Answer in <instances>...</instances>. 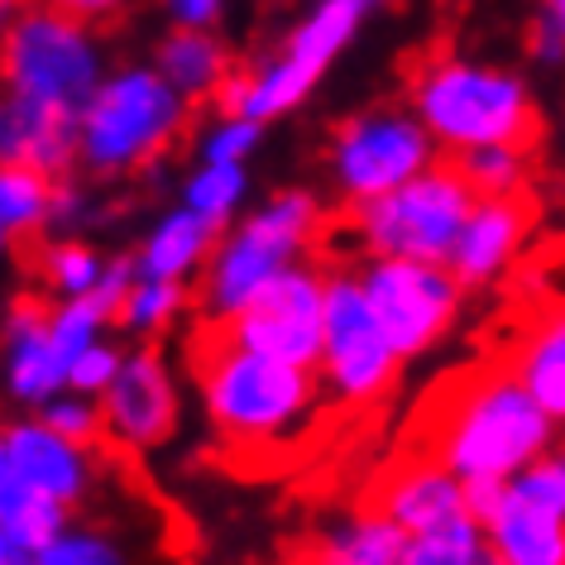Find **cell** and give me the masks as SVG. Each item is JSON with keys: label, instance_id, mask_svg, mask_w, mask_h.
Returning a JSON list of instances; mask_svg holds the SVG:
<instances>
[{"label": "cell", "instance_id": "30bf717a", "mask_svg": "<svg viewBox=\"0 0 565 565\" xmlns=\"http://www.w3.org/2000/svg\"><path fill=\"white\" fill-rule=\"evenodd\" d=\"M360 282L388 345L403 360L427 355L436 341H446V331L460 317L465 292H470L450 264L422 259H364Z\"/></svg>", "mask_w": 565, "mask_h": 565}, {"label": "cell", "instance_id": "2e32d148", "mask_svg": "<svg viewBox=\"0 0 565 565\" xmlns=\"http://www.w3.org/2000/svg\"><path fill=\"white\" fill-rule=\"evenodd\" d=\"M374 508L388 513L403 532H427L470 513V489H465V479L441 456L422 450V456H403L379 479Z\"/></svg>", "mask_w": 565, "mask_h": 565}, {"label": "cell", "instance_id": "4fadbf2b", "mask_svg": "<svg viewBox=\"0 0 565 565\" xmlns=\"http://www.w3.org/2000/svg\"><path fill=\"white\" fill-rule=\"evenodd\" d=\"M216 327L231 341L259 350V355L312 364L317 370L321 341H327V274L307 259L282 268L231 321H216Z\"/></svg>", "mask_w": 565, "mask_h": 565}, {"label": "cell", "instance_id": "f35d334b", "mask_svg": "<svg viewBox=\"0 0 565 565\" xmlns=\"http://www.w3.org/2000/svg\"><path fill=\"white\" fill-rule=\"evenodd\" d=\"M484 565H503V561H493V551H489V561H484Z\"/></svg>", "mask_w": 565, "mask_h": 565}, {"label": "cell", "instance_id": "6da1fadb", "mask_svg": "<svg viewBox=\"0 0 565 565\" xmlns=\"http://www.w3.org/2000/svg\"><path fill=\"white\" fill-rule=\"evenodd\" d=\"M192 374L202 388L211 427L245 450L292 441L312 422L317 398L327 388L321 370H312V364L259 355V350L231 341L216 321L196 335Z\"/></svg>", "mask_w": 565, "mask_h": 565}, {"label": "cell", "instance_id": "cb8c5ba5", "mask_svg": "<svg viewBox=\"0 0 565 565\" xmlns=\"http://www.w3.org/2000/svg\"><path fill=\"white\" fill-rule=\"evenodd\" d=\"M53 206H58V178L30 163H6V173H0V235L10 245L49 231Z\"/></svg>", "mask_w": 565, "mask_h": 565}, {"label": "cell", "instance_id": "d4e9b609", "mask_svg": "<svg viewBox=\"0 0 565 565\" xmlns=\"http://www.w3.org/2000/svg\"><path fill=\"white\" fill-rule=\"evenodd\" d=\"M34 565H139L125 527L102 518H73L53 542L39 551Z\"/></svg>", "mask_w": 565, "mask_h": 565}, {"label": "cell", "instance_id": "ba28073f", "mask_svg": "<svg viewBox=\"0 0 565 565\" xmlns=\"http://www.w3.org/2000/svg\"><path fill=\"white\" fill-rule=\"evenodd\" d=\"M479 192L450 163H431L427 173L393 188L364 206H350V231L370 259H422L450 264L456 239L470 221Z\"/></svg>", "mask_w": 565, "mask_h": 565}, {"label": "cell", "instance_id": "e575fe53", "mask_svg": "<svg viewBox=\"0 0 565 565\" xmlns=\"http://www.w3.org/2000/svg\"><path fill=\"white\" fill-rule=\"evenodd\" d=\"M163 10L178 30H216L231 15V0H163Z\"/></svg>", "mask_w": 565, "mask_h": 565}, {"label": "cell", "instance_id": "74e56055", "mask_svg": "<svg viewBox=\"0 0 565 565\" xmlns=\"http://www.w3.org/2000/svg\"><path fill=\"white\" fill-rule=\"evenodd\" d=\"M556 168H561V178H565V125H561V139H556Z\"/></svg>", "mask_w": 565, "mask_h": 565}, {"label": "cell", "instance_id": "277c9868", "mask_svg": "<svg viewBox=\"0 0 565 565\" xmlns=\"http://www.w3.org/2000/svg\"><path fill=\"white\" fill-rule=\"evenodd\" d=\"M188 96L159 67H120L106 73L82 110L77 163L92 178H125L159 163L188 130Z\"/></svg>", "mask_w": 565, "mask_h": 565}, {"label": "cell", "instance_id": "9a60e30c", "mask_svg": "<svg viewBox=\"0 0 565 565\" xmlns=\"http://www.w3.org/2000/svg\"><path fill=\"white\" fill-rule=\"evenodd\" d=\"M532 225H536L532 192L527 196H479L460 239H456V254H450L456 278L465 288H489V282H499L508 268L518 264Z\"/></svg>", "mask_w": 565, "mask_h": 565}, {"label": "cell", "instance_id": "4316f807", "mask_svg": "<svg viewBox=\"0 0 565 565\" xmlns=\"http://www.w3.org/2000/svg\"><path fill=\"white\" fill-rule=\"evenodd\" d=\"M456 168L479 196H527L532 192V145H484L460 153Z\"/></svg>", "mask_w": 565, "mask_h": 565}, {"label": "cell", "instance_id": "ac0fdd59", "mask_svg": "<svg viewBox=\"0 0 565 565\" xmlns=\"http://www.w3.org/2000/svg\"><path fill=\"white\" fill-rule=\"evenodd\" d=\"M53 302L20 298L6 327V388L24 407H44L67 393V360L53 345Z\"/></svg>", "mask_w": 565, "mask_h": 565}, {"label": "cell", "instance_id": "ffe728a7", "mask_svg": "<svg viewBox=\"0 0 565 565\" xmlns=\"http://www.w3.org/2000/svg\"><path fill=\"white\" fill-rule=\"evenodd\" d=\"M221 239V225H211L206 216H196L192 206H178L153 225L149 239L139 245L135 264L145 278H173V282H188L206 268L211 249Z\"/></svg>", "mask_w": 565, "mask_h": 565}, {"label": "cell", "instance_id": "d6a6232c", "mask_svg": "<svg viewBox=\"0 0 565 565\" xmlns=\"http://www.w3.org/2000/svg\"><path fill=\"white\" fill-rule=\"evenodd\" d=\"M120 364H125V355L110 341H96V345H87L82 355L73 360V370H67V388L73 393H87V398H102V393L110 388V379L120 374Z\"/></svg>", "mask_w": 565, "mask_h": 565}, {"label": "cell", "instance_id": "d590c367", "mask_svg": "<svg viewBox=\"0 0 565 565\" xmlns=\"http://www.w3.org/2000/svg\"><path fill=\"white\" fill-rule=\"evenodd\" d=\"M44 6H58V10H67V15H77L87 24H110L116 15L130 10V0H44Z\"/></svg>", "mask_w": 565, "mask_h": 565}, {"label": "cell", "instance_id": "5bb4252c", "mask_svg": "<svg viewBox=\"0 0 565 565\" xmlns=\"http://www.w3.org/2000/svg\"><path fill=\"white\" fill-rule=\"evenodd\" d=\"M96 403H102V417H106V436L125 450H149V446L168 441L178 427L173 370H168L163 355L149 345L125 355L120 374L110 379V388Z\"/></svg>", "mask_w": 565, "mask_h": 565}, {"label": "cell", "instance_id": "603a6c76", "mask_svg": "<svg viewBox=\"0 0 565 565\" xmlns=\"http://www.w3.org/2000/svg\"><path fill=\"white\" fill-rule=\"evenodd\" d=\"M403 546H407V532L370 503L364 513L335 522L317 542L312 556H307V565H398Z\"/></svg>", "mask_w": 565, "mask_h": 565}, {"label": "cell", "instance_id": "8fae6325", "mask_svg": "<svg viewBox=\"0 0 565 565\" xmlns=\"http://www.w3.org/2000/svg\"><path fill=\"white\" fill-rule=\"evenodd\" d=\"M403 355L388 345L364 282L350 268L327 274V341H321V384L341 403H374L398 379Z\"/></svg>", "mask_w": 565, "mask_h": 565}, {"label": "cell", "instance_id": "8992f818", "mask_svg": "<svg viewBox=\"0 0 565 565\" xmlns=\"http://www.w3.org/2000/svg\"><path fill=\"white\" fill-rule=\"evenodd\" d=\"M317 235L321 202L312 192H278L264 206H254L245 221L216 239V249L202 268L196 302H202L206 321H231L268 278L302 264Z\"/></svg>", "mask_w": 565, "mask_h": 565}, {"label": "cell", "instance_id": "4dcf8cb0", "mask_svg": "<svg viewBox=\"0 0 565 565\" xmlns=\"http://www.w3.org/2000/svg\"><path fill=\"white\" fill-rule=\"evenodd\" d=\"M259 135H264V120L239 116V110H221L202 130V145L196 149H202L206 163H245L259 149Z\"/></svg>", "mask_w": 565, "mask_h": 565}, {"label": "cell", "instance_id": "3957f363", "mask_svg": "<svg viewBox=\"0 0 565 565\" xmlns=\"http://www.w3.org/2000/svg\"><path fill=\"white\" fill-rule=\"evenodd\" d=\"M407 106L422 116L431 139L450 159L484 145H536L542 116H536V96L518 73L460 53H436L417 63Z\"/></svg>", "mask_w": 565, "mask_h": 565}, {"label": "cell", "instance_id": "7402d4cb", "mask_svg": "<svg viewBox=\"0 0 565 565\" xmlns=\"http://www.w3.org/2000/svg\"><path fill=\"white\" fill-rule=\"evenodd\" d=\"M508 370L556 417V427H565V312H551L522 331L508 355Z\"/></svg>", "mask_w": 565, "mask_h": 565}, {"label": "cell", "instance_id": "836d02e7", "mask_svg": "<svg viewBox=\"0 0 565 565\" xmlns=\"http://www.w3.org/2000/svg\"><path fill=\"white\" fill-rule=\"evenodd\" d=\"M527 49H532L536 63L565 67V0H542V6H536Z\"/></svg>", "mask_w": 565, "mask_h": 565}, {"label": "cell", "instance_id": "484cf974", "mask_svg": "<svg viewBox=\"0 0 565 565\" xmlns=\"http://www.w3.org/2000/svg\"><path fill=\"white\" fill-rule=\"evenodd\" d=\"M489 561V536L479 518H456L427 532H407L403 561L398 565H484Z\"/></svg>", "mask_w": 565, "mask_h": 565}, {"label": "cell", "instance_id": "f1b7e54d", "mask_svg": "<svg viewBox=\"0 0 565 565\" xmlns=\"http://www.w3.org/2000/svg\"><path fill=\"white\" fill-rule=\"evenodd\" d=\"M249 192V178H245V163H196V173L182 182V206H192L196 216H206L211 225H221L239 211Z\"/></svg>", "mask_w": 565, "mask_h": 565}, {"label": "cell", "instance_id": "7a4b0ae2", "mask_svg": "<svg viewBox=\"0 0 565 565\" xmlns=\"http://www.w3.org/2000/svg\"><path fill=\"white\" fill-rule=\"evenodd\" d=\"M427 450L441 456L465 484L475 479L508 484L551 450L556 417L532 398L508 364H493V370L456 379L441 393V413L427 417Z\"/></svg>", "mask_w": 565, "mask_h": 565}, {"label": "cell", "instance_id": "d6986e66", "mask_svg": "<svg viewBox=\"0 0 565 565\" xmlns=\"http://www.w3.org/2000/svg\"><path fill=\"white\" fill-rule=\"evenodd\" d=\"M77 130H82V120L73 116L24 106L15 96H6V110H0V153H6V163H30L53 178H67L77 163Z\"/></svg>", "mask_w": 565, "mask_h": 565}, {"label": "cell", "instance_id": "e0dca14e", "mask_svg": "<svg viewBox=\"0 0 565 565\" xmlns=\"http://www.w3.org/2000/svg\"><path fill=\"white\" fill-rule=\"evenodd\" d=\"M484 536L503 565H565V508L518 479L484 518Z\"/></svg>", "mask_w": 565, "mask_h": 565}, {"label": "cell", "instance_id": "9c48e42d", "mask_svg": "<svg viewBox=\"0 0 565 565\" xmlns=\"http://www.w3.org/2000/svg\"><path fill=\"white\" fill-rule=\"evenodd\" d=\"M436 139L413 106H379L350 116L331 139V178L345 206H364L436 163Z\"/></svg>", "mask_w": 565, "mask_h": 565}, {"label": "cell", "instance_id": "1f68e13d", "mask_svg": "<svg viewBox=\"0 0 565 565\" xmlns=\"http://www.w3.org/2000/svg\"><path fill=\"white\" fill-rule=\"evenodd\" d=\"M39 417L49 422L53 431H63V436H73V441L82 446H96V436H106V417H102V403H92L87 393H58L53 403L39 407Z\"/></svg>", "mask_w": 565, "mask_h": 565}, {"label": "cell", "instance_id": "44dd1931", "mask_svg": "<svg viewBox=\"0 0 565 565\" xmlns=\"http://www.w3.org/2000/svg\"><path fill=\"white\" fill-rule=\"evenodd\" d=\"M153 67L173 82V87L188 96V102H206V96H221L225 82L235 77L231 67V53L211 30H178L159 44L153 53Z\"/></svg>", "mask_w": 565, "mask_h": 565}, {"label": "cell", "instance_id": "83f0119b", "mask_svg": "<svg viewBox=\"0 0 565 565\" xmlns=\"http://www.w3.org/2000/svg\"><path fill=\"white\" fill-rule=\"evenodd\" d=\"M188 282H173V278H135V288L125 292L120 312H116V327L130 331V335H159L168 331L173 321L182 317L188 307Z\"/></svg>", "mask_w": 565, "mask_h": 565}, {"label": "cell", "instance_id": "8d00e7d4", "mask_svg": "<svg viewBox=\"0 0 565 565\" xmlns=\"http://www.w3.org/2000/svg\"><path fill=\"white\" fill-rule=\"evenodd\" d=\"M0 565H34L30 551H10V546H0Z\"/></svg>", "mask_w": 565, "mask_h": 565}, {"label": "cell", "instance_id": "52a82bcc", "mask_svg": "<svg viewBox=\"0 0 565 565\" xmlns=\"http://www.w3.org/2000/svg\"><path fill=\"white\" fill-rule=\"evenodd\" d=\"M384 0H317L307 15L292 24V34L278 44V53H268L264 63L245 67L225 82V92L216 96L221 110H239L254 120H278L292 106H302L317 92V82L327 77V67L350 49V39L364 30V20Z\"/></svg>", "mask_w": 565, "mask_h": 565}, {"label": "cell", "instance_id": "7c38bea8", "mask_svg": "<svg viewBox=\"0 0 565 565\" xmlns=\"http://www.w3.org/2000/svg\"><path fill=\"white\" fill-rule=\"evenodd\" d=\"M102 484L96 446L53 431L44 417L10 422L0 436V508L6 503H58L67 513L92 503Z\"/></svg>", "mask_w": 565, "mask_h": 565}, {"label": "cell", "instance_id": "ab89813d", "mask_svg": "<svg viewBox=\"0 0 565 565\" xmlns=\"http://www.w3.org/2000/svg\"><path fill=\"white\" fill-rule=\"evenodd\" d=\"M561 456H565V446H561Z\"/></svg>", "mask_w": 565, "mask_h": 565}, {"label": "cell", "instance_id": "5b68a950", "mask_svg": "<svg viewBox=\"0 0 565 565\" xmlns=\"http://www.w3.org/2000/svg\"><path fill=\"white\" fill-rule=\"evenodd\" d=\"M106 82V53L96 24L44 0H24L6 30V96L82 120Z\"/></svg>", "mask_w": 565, "mask_h": 565}, {"label": "cell", "instance_id": "f546056e", "mask_svg": "<svg viewBox=\"0 0 565 565\" xmlns=\"http://www.w3.org/2000/svg\"><path fill=\"white\" fill-rule=\"evenodd\" d=\"M39 274H44L53 298H87V292L102 288L106 259L82 245V239H53V245L39 254Z\"/></svg>", "mask_w": 565, "mask_h": 565}]
</instances>
